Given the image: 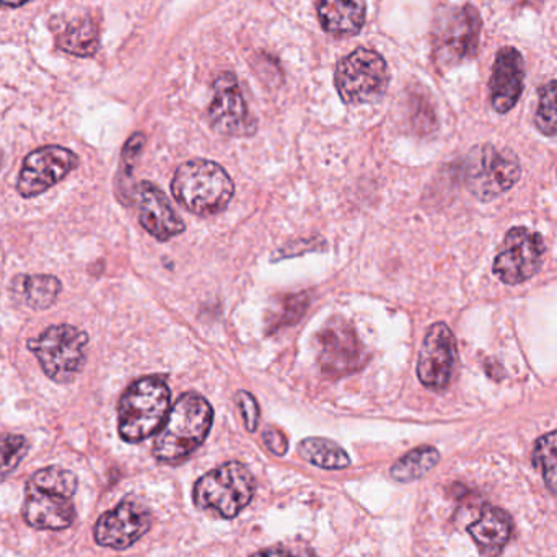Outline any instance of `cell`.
<instances>
[{"label": "cell", "instance_id": "1", "mask_svg": "<svg viewBox=\"0 0 557 557\" xmlns=\"http://www.w3.org/2000/svg\"><path fill=\"white\" fill-rule=\"evenodd\" d=\"M77 491V478L58 467L36 471L26 484L23 519L36 530H65L74 523L72 496Z\"/></svg>", "mask_w": 557, "mask_h": 557}, {"label": "cell", "instance_id": "2", "mask_svg": "<svg viewBox=\"0 0 557 557\" xmlns=\"http://www.w3.org/2000/svg\"><path fill=\"white\" fill-rule=\"evenodd\" d=\"M214 411L202 396L186 393L166 416L157 435L153 455L165 463H178L188 458L208 437Z\"/></svg>", "mask_w": 557, "mask_h": 557}, {"label": "cell", "instance_id": "3", "mask_svg": "<svg viewBox=\"0 0 557 557\" xmlns=\"http://www.w3.org/2000/svg\"><path fill=\"white\" fill-rule=\"evenodd\" d=\"M172 193L193 214L214 215L227 208L235 188L231 176L219 163L196 159L176 170Z\"/></svg>", "mask_w": 557, "mask_h": 557}, {"label": "cell", "instance_id": "4", "mask_svg": "<svg viewBox=\"0 0 557 557\" xmlns=\"http://www.w3.org/2000/svg\"><path fill=\"white\" fill-rule=\"evenodd\" d=\"M170 388L162 376H144L129 386L120 401V435L126 442L156 434L170 411Z\"/></svg>", "mask_w": 557, "mask_h": 557}, {"label": "cell", "instance_id": "5", "mask_svg": "<svg viewBox=\"0 0 557 557\" xmlns=\"http://www.w3.org/2000/svg\"><path fill=\"white\" fill-rule=\"evenodd\" d=\"M255 494L253 474L244 465L232 461L209 471L196 483L195 503L222 519H234L250 504Z\"/></svg>", "mask_w": 557, "mask_h": 557}, {"label": "cell", "instance_id": "6", "mask_svg": "<svg viewBox=\"0 0 557 557\" xmlns=\"http://www.w3.org/2000/svg\"><path fill=\"white\" fill-rule=\"evenodd\" d=\"M88 336L71 324L48 327L41 336L28 341L42 370L55 383H71L87 360Z\"/></svg>", "mask_w": 557, "mask_h": 557}, {"label": "cell", "instance_id": "7", "mask_svg": "<svg viewBox=\"0 0 557 557\" xmlns=\"http://www.w3.org/2000/svg\"><path fill=\"white\" fill-rule=\"evenodd\" d=\"M520 178V163L516 153L496 146L476 147L468 156L465 182L481 201H491L509 191Z\"/></svg>", "mask_w": 557, "mask_h": 557}, {"label": "cell", "instance_id": "8", "mask_svg": "<svg viewBox=\"0 0 557 557\" xmlns=\"http://www.w3.org/2000/svg\"><path fill=\"white\" fill-rule=\"evenodd\" d=\"M334 84L347 104L373 103L385 94L388 69L379 52L356 49L337 65Z\"/></svg>", "mask_w": 557, "mask_h": 557}, {"label": "cell", "instance_id": "9", "mask_svg": "<svg viewBox=\"0 0 557 557\" xmlns=\"http://www.w3.org/2000/svg\"><path fill=\"white\" fill-rule=\"evenodd\" d=\"M481 16L473 5L442 13L435 25V54L442 64L473 58L480 45Z\"/></svg>", "mask_w": 557, "mask_h": 557}, {"label": "cell", "instance_id": "10", "mask_svg": "<svg viewBox=\"0 0 557 557\" xmlns=\"http://www.w3.org/2000/svg\"><path fill=\"white\" fill-rule=\"evenodd\" d=\"M545 253L542 235L525 227H513L506 235L503 248L494 261V274L510 285L529 281L539 273Z\"/></svg>", "mask_w": 557, "mask_h": 557}, {"label": "cell", "instance_id": "11", "mask_svg": "<svg viewBox=\"0 0 557 557\" xmlns=\"http://www.w3.org/2000/svg\"><path fill=\"white\" fill-rule=\"evenodd\" d=\"M318 341H320L318 362L326 375L334 379L347 375L366 363V350L356 331L341 318L327 321L318 334Z\"/></svg>", "mask_w": 557, "mask_h": 557}, {"label": "cell", "instance_id": "12", "mask_svg": "<svg viewBox=\"0 0 557 557\" xmlns=\"http://www.w3.org/2000/svg\"><path fill=\"white\" fill-rule=\"evenodd\" d=\"M78 157L72 150L59 146L42 147L26 157L20 170L18 188L23 198H35L65 178L75 166Z\"/></svg>", "mask_w": 557, "mask_h": 557}, {"label": "cell", "instance_id": "13", "mask_svg": "<svg viewBox=\"0 0 557 557\" xmlns=\"http://www.w3.org/2000/svg\"><path fill=\"white\" fill-rule=\"evenodd\" d=\"M457 366V341L445 323L429 327L419 354L418 376L425 388L442 392L450 385Z\"/></svg>", "mask_w": 557, "mask_h": 557}, {"label": "cell", "instance_id": "14", "mask_svg": "<svg viewBox=\"0 0 557 557\" xmlns=\"http://www.w3.org/2000/svg\"><path fill=\"white\" fill-rule=\"evenodd\" d=\"M152 527V516L140 500L127 497L120 506L103 513L95 527V540L107 548L126 549L139 542Z\"/></svg>", "mask_w": 557, "mask_h": 557}, {"label": "cell", "instance_id": "15", "mask_svg": "<svg viewBox=\"0 0 557 557\" xmlns=\"http://www.w3.org/2000/svg\"><path fill=\"white\" fill-rule=\"evenodd\" d=\"M209 116L212 126L227 136H251L257 129L234 74H222L215 81Z\"/></svg>", "mask_w": 557, "mask_h": 557}, {"label": "cell", "instance_id": "16", "mask_svg": "<svg viewBox=\"0 0 557 557\" xmlns=\"http://www.w3.org/2000/svg\"><path fill=\"white\" fill-rule=\"evenodd\" d=\"M525 82V61L512 46L500 49L494 62L490 82L491 103L497 113H509L522 97Z\"/></svg>", "mask_w": 557, "mask_h": 557}, {"label": "cell", "instance_id": "17", "mask_svg": "<svg viewBox=\"0 0 557 557\" xmlns=\"http://www.w3.org/2000/svg\"><path fill=\"white\" fill-rule=\"evenodd\" d=\"M136 199L140 225L153 238L166 242L185 232V222L176 214L166 196L152 183H139Z\"/></svg>", "mask_w": 557, "mask_h": 557}, {"label": "cell", "instance_id": "18", "mask_svg": "<svg viewBox=\"0 0 557 557\" xmlns=\"http://www.w3.org/2000/svg\"><path fill=\"white\" fill-rule=\"evenodd\" d=\"M480 552L487 557H497L512 535V520L506 510L499 507L486 506L481 519L468 529Z\"/></svg>", "mask_w": 557, "mask_h": 557}, {"label": "cell", "instance_id": "19", "mask_svg": "<svg viewBox=\"0 0 557 557\" xmlns=\"http://www.w3.org/2000/svg\"><path fill=\"white\" fill-rule=\"evenodd\" d=\"M318 18L331 35H357L366 20V7L360 0H318Z\"/></svg>", "mask_w": 557, "mask_h": 557}, {"label": "cell", "instance_id": "20", "mask_svg": "<svg viewBox=\"0 0 557 557\" xmlns=\"http://www.w3.org/2000/svg\"><path fill=\"white\" fill-rule=\"evenodd\" d=\"M61 282L54 276L36 274V276L18 277L15 282V292H20L23 301L33 310H46L52 307L61 294Z\"/></svg>", "mask_w": 557, "mask_h": 557}, {"label": "cell", "instance_id": "21", "mask_svg": "<svg viewBox=\"0 0 557 557\" xmlns=\"http://www.w3.org/2000/svg\"><path fill=\"white\" fill-rule=\"evenodd\" d=\"M298 454L308 463L324 468V470H343L350 465L346 451L336 442L327 441V438H305L298 445Z\"/></svg>", "mask_w": 557, "mask_h": 557}, {"label": "cell", "instance_id": "22", "mask_svg": "<svg viewBox=\"0 0 557 557\" xmlns=\"http://www.w3.org/2000/svg\"><path fill=\"white\" fill-rule=\"evenodd\" d=\"M58 41L59 48L64 49L69 54L88 58V55H94L100 46L98 26L90 18L77 20V22L65 26Z\"/></svg>", "mask_w": 557, "mask_h": 557}, {"label": "cell", "instance_id": "23", "mask_svg": "<svg viewBox=\"0 0 557 557\" xmlns=\"http://www.w3.org/2000/svg\"><path fill=\"white\" fill-rule=\"evenodd\" d=\"M438 461H441V454L434 447L416 448L393 465L392 478L399 483L419 480L435 468Z\"/></svg>", "mask_w": 557, "mask_h": 557}, {"label": "cell", "instance_id": "24", "mask_svg": "<svg viewBox=\"0 0 557 557\" xmlns=\"http://www.w3.org/2000/svg\"><path fill=\"white\" fill-rule=\"evenodd\" d=\"M310 305V297L307 294L285 295L277 300V304L271 308L268 314V331L281 330V327L290 326L297 323Z\"/></svg>", "mask_w": 557, "mask_h": 557}, {"label": "cell", "instance_id": "25", "mask_svg": "<svg viewBox=\"0 0 557 557\" xmlns=\"http://www.w3.org/2000/svg\"><path fill=\"white\" fill-rule=\"evenodd\" d=\"M533 465L542 471L546 486L557 497V432L539 438L533 450Z\"/></svg>", "mask_w": 557, "mask_h": 557}, {"label": "cell", "instance_id": "26", "mask_svg": "<svg viewBox=\"0 0 557 557\" xmlns=\"http://www.w3.org/2000/svg\"><path fill=\"white\" fill-rule=\"evenodd\" d=\"M535 123L546 136H557V81L549 82L540 91Z\"/></svg>", "mask_w": 557, "mask_h": 557}, {"label": "cell", "instance_id": "27", "mask_svg": "<svg viewBox=\"0 0 557 557\" xmlns=\"http://www.w3.org/2000/svg\"><path fill=\"white\" fill-rule=\"evenodd\" d=\"M28 451V442L22 435H0V480L9 476Z\"/></svg>", "mask_w": 557, "mask_h": 557}, {"label": "cell", "instance_id": "28", "mask_svg": "<svg viewBox=\"0 0 557 557\" xmlns=\"http://www.w3.org/2000/svg\"><path fill=\"white\" fill-rule=\"evenodd\" d=\"M144 144H146V137H144V134L137 133L124 146L123 156H121V170H123L124 176H131L136 160L139 159L140 152H143Z\"/></svg>", "mask_w": 557, "mask_h": 557}, {"label": "cell", "instance_id": "29", "mask_svg": "<svg viewBox=\"0 0 557 557\" xmlns=\"http://www.w3.org/2000/svg\"><path fill=\"white\" fill-rule=\"evenodd\" d=\"M237 403L248 431H257L258 422H260V406H258L257 399L250 393L240 392L237 395Z\"/></svg>", "mask_w": 557, "mask_h": 557}, {"label": "cell", "instance_id": "30", "mask_svg": "<svg viewBox=\"0 0 557 557\" xmlns=\"http://www.w3.org/2000/svg\"><path fill=\"white\" fill-rule=\"evenodd\" d=\"M253 557H317L304 546H276V548L267 549L258 553Z\"/></svg>", "mask_w": 557, "mask_h": 557}, {"label": "cell", "instance_id": "31", "mask_svg": "<svg viewBox=\"0 0 557 557\" xmlns=\"http://www.w3.org/2000/svg\"><path fill=\"white\" fill-rule=\"evenodd\" d=\"M263 438L264 444H267V447L270 448V450L273 451L274 455H278V457H282V455L287 454V438H285V435L282 434V432L278 431V429H268V431L264 432Z\"/></svg>", "mask_w": 557, "mask_h": 557}, {"label": "cell", "instance_id": "32", "mask_svg": "<svg viewBox=\"0 0 557 557\" xmlns=\"http://www.w3.org/2000/svg\"><path fill=\"white\" fill-rule=\"evenodd\" d=\"M28 2V0H0V7H5V9H15V7L23 5V3Z\"/></svg>", "mask_w": 557, "mask_h": 557}, {"label": "cell", "instance_id": "33", "mask_svg": "<svg viewBox=\"0 0 557 557\" xmlns=\"http://www.w3.org/2000/svg\"><path fill=\"white\" fill-rule=\"evenodd\" d=\"M517 3H519L520 7L523 5H535L539 0H516Z\"/></svg>", "mask_w": 557, "mask_h": 557}]
</instances>
